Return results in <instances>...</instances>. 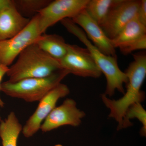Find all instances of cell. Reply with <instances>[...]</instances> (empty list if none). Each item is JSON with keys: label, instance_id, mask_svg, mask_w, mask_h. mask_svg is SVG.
I'll return each instance as SVG.
<instances>
[{"label": "cell", "instance_id": "6da1fadb", "mask_svg": "<svg viewBox=\"0 0 146 146\" xmlns=\"http://www.w3.org/2000/svg\"><path fill=\"white\" fill-rule=\"evenodd\" d=\"M133 60L125 72L128 79L126 91L121 98L111 100L102 94L101 98L105 106L110 110L109 118L118 123L117 129H122L126 112L129 108L136 103H141L145 99V94L141 90L146 76V54L144 51L133 54Z\"/></svg>", "mask_w": 146, "mask_h": 146}, {"label": "cell", "instance_id": "7a4b0ae2", "mask_svg": "<svg viewBox=\"0 0 146 146\" xmlns=\"http://www.w3.org/2000/svg\"><path fill=\"white\" fill-rule=\"evenodd\" d=\"M60 22L69 33L77 37L85 45L98 68L104 75L107 84L104 94L107 97H111L116 90L124 94V84H127L128 79L125 73L119 68L117 56H110L102 52L89 40L83 30L71 19L66 18Z\"/></svg>", "mask_w": 146, "mask_h": 146}, {"label": "cell", "instance_id": "3957f363", "mask_svg": "<svg viewBox=\"0 0 146 146\" xmlns=\"http://www.w3.org/2000/svg\"><path fill=\"white\" fill-rule=\"evenodd\" d=\"M61 69L60 61L42 50L35 43L27 47L9 67L7 81L16 82L25 79L44 78Z\"/></svg>", "mask_w": 146, "mask_h": 146}, {"label": "cell", "instance_id": "277c9868", "mask_svg": "<svg viewBox=\"0 0 146 146\" xmlns=\"http://www.w3.org/2000/svg\"><path fill=\"white\" fill-rule=\"evenodd\" d=\"M70 73L60 69L44 78L25 79L16 82H2L1 91L9 96L28 102H39Z\"/></svg>", "mask_w": 146, "mask_h": 146}, {"label": "cell", "instance_id": "5b68a950", "mask_svg": "<svg viewBox=\"0 0 146 146\" xmlns=\"http://www.w3.org/2000/svg\"><path fill=\"white\" fill-rule=\"evenodd\" d=\"M42 34L38 13L18 34L0 41V63L7 67L10 66L24 50L35 43Z\"/></svg>", "mask_w": 146, "mask_h": 146}, {"label": "cell", "instance_id": "8992f818", "mask_svg": "<svg viewBox=\"0 0 146 146\" xmlns=\"http://www.w3.org/2000/svg\"><path fill=\"white\" fill-rule=\"evenodd\" d=\"M59 61L61 69L74 75L98 78L102 75L101 72L86 48L68 44L67 52Z\"/></svg>", "mask_w": 146, "mask_h": 146}, {"label": "cell", "instance_id": "52a82bcc", "mask_svg": "<svg viewBox=\"0 0 146 146\" xmlns=\"http://www.w3.org/2000/svg\"><path fill=\"white\" fill-rule=\"evenodd\" d=\"M89 0H55L39 11L40 29L42 34L47 29L66 18L72 19L86 7Z\"/></svg>", "mask_w": 146, "mask_h": 146}, {"label": "cell", "instance_id": "ba28073f", "mask_svg": "<svg viewBox=\"0 0 146 146\" xmlns=\"http://www.w3.org/2000/svg\"><path fill=\"white\" fill-rule=\"evenodd\" d=\"M70 90L66 84L60 83L45 96L37 108L23 127L22 132L25 137L30 138L40 129L45 119L56 107L58 100L69 95Z\"/></svg>", "mask_w": 146, "mask_h": 146}, {"label": "cell", "instance_id": "9c48e42d", "mask_svg": "<svg viewBox=\"0 0 146 146\" xmlns=\"http://www.w3.org/2000/svg\"><path fill=\"white\" fill-rule=\"evenodd\" d=\"M141 1L115 0L104 22L100 27L112 39L127 23L137 17Z\"/></svg>", "mask_w": 146, "mask_h": 146}, {"label": "cell", "instance_id": "30bf717a", "mask_svg": "<svg viewBox=\"0 0 146 146\" xmlns=\"http://www.w3.org/2000/svg\"><path fill=\"white\" fill-rule=\"evenodd\" d=\"M85 113L78 108L74 100L67 98L59 106L56 107L48 115L41 126L43 132H48L60 127H77L82 123Z\"/></svg>", "mask_w": 146, "mask_h": 146}, {"label": "cell", "instance_id": "8fae6325", "mask_svg": "<svg viewBox=\"0 0 146 146\" xmlns=\"http://www.w3.org/2000/svg\"><path fill=\"white\" fill-rule=\"evenodd\" d=\"M71 20L83 30L87 37L93 42V44L102 52L110 56H117L111 39L99 25L90 17L85 9Z\"/></svg>", "mask_w": 146, "mask_h": 146}, {"label": "cell", "instance_id": "7c38bea8", "mask_svg": "<svg viewBox=\"0 0 146 146\" xmlns=\"http://www.w3.org/2000/svg\"><path fill=\"white\" fill-rule=\"evenodd\" d=\"M30 20L18 12L14 0H9L0 10V41L18 34L27 25Z\"/></svg>", "mask_w": 146, "mask_h": 146}, {"label": "cell", "instance_id": "4fadbf2b", "mask_svg": "<svg viewBox=\"0 0 146 146\" xmlns=\"http://www.w3.org/2000/svg\"><path fill=\"white\" fill-rule=\"evenodd\" d=\"M35 43L42 50L59 61L65 56L68 50V44L57 34L44 33Z\"/></svg>", "mask_w": 146, "mask_h": 146}, {"label": "cell", "instance_id": "5bb4252c", "mask_svg": "<svg viewBox=\"0 0 146 146\" xmlns=\"http://www.w3.org/2000/svg\"><path fill=\"white\" fill-rule=\"evenodd\" d=\"M23 129L15 112H11L7 117L0 121V137L3 146H17L18 137Z\"/></svg>", "mask_w": 146, "mask_h": 146}, {"label": "cell", "instance_id": "9a60e30c", "mask_svg": "<svg viewBox=\"0 0 146 146\" xmlns=\"http://www.w3.org/2000/svg\"><path fill=\"white\" fill-rule=\"evenodd\" d=\"M146 35V26L144 25L137 17L129 21L111 39L113 47L116 48L120 45L139 39Z\"/></svg>", "mask_w": 146, "mask_h": 146}, {"label": "cell", "instance_id": "2e32d148", "mask_svg": "<svg viewBox=\"0 0 146 146\" xmlns=\"http://www.w3.org/2000/svg\"><path fill=\"white\" fill-rule=\"evenodd\" d=\"M115 0H89L85 9L101 26L104 22Z\"/></svg>", "mask_w": 146, "mask_h": 146}, {"label": "cell", "instance_id": "e0dca14e", "mask_svg": "<svg viewBox=\"0 0 146 146\" xmlns=\"http://www.w3.org/2000/svg\"><path fill=\"white\" fill-rule=\"evenodd\" d=\"M50 0H14L17 10L24 17L32 16L49 4Z\"/></svg>", "mask_w": 146, "mask_h": 146}, {"label": "cell", "instance_id": "ac0fdd59", "mask_svg": "<svg viewBox=\"0 0 146 146\" xmlns=\"http://www.w3.org/2000/svg\"><path fill=\"white\" fill-rule=\"evenodd\" d=\"M134 118L138 119L143 125L140 131L141 136H146V111L141 104V103H136L129 108L126 112L122 129L132 125L130 119Z\"/></svg>", "mask_w": 146, "mask_h": 146}, {"label": "cell", "instance_id": "d6986e66", "mask_svg": "<svg viewBox=\"0 0 146 146\" xmlns=\"http://www.w3.org/2000/svg\"><path fill=\"white\" fill-rule=\"evenodd\" d=\"M123 54H129L137 50H145L146 48V35L139 39L120 45L118 47Z\"/></svg>", "mask_w": 146, "mask_h": 146}, {"label": "cell", "instance_id": "ffe728a7", "mask_svg": "<svg viewBox=\"0 0 146 146\" xmlns=\"http://www.w3.org/2000/svg\"><path fill=\"white\" fill-rule=\"evenodd\" d=\"M137 18L138 20L146 26V1L142 0L141 1L140 6L138 8L137 13Z\"/></svg>", "mask_w": 146, "mask_h": 146}, {"label": "cell", "instance_id": "44dd1931", "mask_svg": "<svg viewBox=\"0 0 146 146\" xmlns=\"http://www.w3.org/2000/svg\"><path fill=\"white\" fill-rule=\"evenodd\" d=\"M9 67L4 65L0 63V91H1V84L2 80L4 76L6 74L9 70ZM4 106V102L2 101L0 98V106L3 107Z\"/></svg>", "mask_w": 146, "mask_h": 146}, {"label": "cell", "instance_id": "7402d4cb", "mask_svg": "<svg viewBox=\"0 0 146 146\" xmlns=\"http://www.w3.org/2000/svg\"><path fill=\"white\" fill-rule=\"evenodd\" d=\"M0 107H1V106H0Z\"/></svg>", "mask_w": 146, "mask_h": 146}]
</instances>
